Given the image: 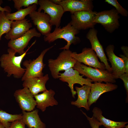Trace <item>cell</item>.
<instances>
[{
    "instance_id": "obj_1",
    "label": "cell",
    "mask_w": 128,
    "mask_h": 128,
    "mask_svg": "<svg viewBox=\"0 0 128 128\" xmlns=\"http://www.w3.org/2000/svg\"><path fill=\"white\" fill-rule=\"evenodd\" d=\"M35 41L22 55L16 56V52L9 48L7 49L8 53L2 55L0 57V66L4 71L7 73V76H13L16 78H21L25 71V69L21 66L22 61L30 48L36 42Z\"/></svg>"
},
{
    "instance_id": "obj_2",
    "label": "cell",
    "mask_w": 128,
    "mask_h": 128,
    "mask_svg": "<svg viewBox=\"0 0 128 128\" xmlns=\"http://www.w3.org/2000/svg\"><path fill=\"white\" fill-rule=\"evenodd\" d=\"M79 32V31L74 28L69 22L62 28L60 27L55 28L52 32L44 36V40L50 43L57 39H63L67 41V44L59 49L68 50L72 44L76 45L80 42V38L75 36Z\"/></svg>"
},
{
    "instance_id": "obj_3",
    "label": "cell",
    "mask_w": 128,
    "mask_h": 128,
    "mask_svg": "<svg viewBox=\"0 0 128 128\" xmlns=\"http://www.w3.org/2000/svg\"><path fill=\"white\" fill-rule=\"evenodd\" d=\"M73 69L93 82L102 83H115L116 79L118 78L115 76L107 70L88 67L79 62L77 61Z\"/></svg>"
},
{
    "instance_id": "obj_4",
    "label": "cell",
    "mask_w": 128,
    "mask_h": 128,
    "mask_svg": "<svg viewBox=\"0 0 128 128\" xmlns=\"http://www.w3.org/2000/svg\"><path fill=\"white\" fill-rule=\"evenodd\" d=\"M72 52L69 50H64L56 59L48 60V66L54 79L59 78L60 71L73 68L77 61L71 56Z\"/></svg>"
},
{
    "instance_id": "obj_5",
    "label": "cell",
    "mask_w": 128,
    "mask_h": 128,
    "mask_svg": "<svg viewBox=\"0 0 128 128\" xmlns=\"http://www.w3.org/2000/svg\"><path fill=\"white\" fill-rule=\"evenodd\" d=\"M54 46H52L43 50L36 59L32 60H26L23 62V64L25 68V73L21 78L22 81H23L30 78L39 77L44 76L42 71L46 65L43 61L44 56Z\"/></svg>"
},
{
    "instance_id": "obj_6",
    "label": "cell",
    "mask_w": 128,
    "mask_h": 128,
    "mask_svg": "<svg viewBox=\"0 0 128 128\" xmlns=\"http://www.w3.org/2000/svg\"><path fill=\"white\" fill-rule=\"evenodd\" d=\"M119 14L114 8L97 12L94 22L101 24L107 32L112 33L120 26Z\"/></svg>"
},
{
    "instance_id": "obj_7",
    "label": "cell",
    "mask_w": 128,
    "mask_h": 128,
    "mask_svg": "<svg viewBox=\"0 0 128 128\" xmlns=\"http://www.w3.org/2000/svg\"><path fill=\"white\" fill-rule=\"evenodd\" d=\"M38 5L40 6L38 11L44 13L48 15L50 17V23L52 26H55L58 28L60 25L61 19L64 13L62 7L60 5L54 3L49 0H38Z\"/></svg>"
},
{
    "instance_id": "obj_8",
    "label": "cell",
    "mask_w": 128,
    "mask_h": 128,
    "mask_svg": "<svg viewBox=\"0 0 128 128\" xmlns=\"http://www.w3.org/2000/svg\"><path fill=\"white\" fill-rule=\"evenodd\" d=\"M77 70L73 68H69L62 73H59V78L61 81L67 82L68 86L70 89L72 96L75 98L77 94L76 91L74 89V86L75 84H78L82 86L87 85L91 86L92 81L88 78H84L83 75H81Z\"/></svg>"
},
{
    "instance_id": "obj_9",
    "label": "cell",
    "mask_w": 128,
    "mask_h": 128,
    "mask_svg": "<svg viewBox=\"0 0 128 128\" xmlns=\"http://www.w3.org/2000/svg\"><path fill=\"white\" fill-rule=\"evenodd\" d=\"M97 12L93 11H82L76 12L71 15V25L79 31L94 28L96 24L94 19Z\"/></svg>"
},
{
    "instance_id": "obj_10",
    "label": "cell",
    "mask_w": 128,
    "mask_h": 128,
    "mask_svg": "<svg viewBox=\"0 0 128 128\" xmlns=\"http://www.w3.org/2000/svg\"><path fill=\"white\" fill-rule=\"evenodd\" d=\"M71 56L77 61L90 67L106 69L105 64L99 61L97 56L91 48L85 47L83 49L81 53L79 54L76 52H72Z\"/></svg>"
},
{
    "instance_id": "obj_11",
    "label": "cell",
    "mask_w": 128,
    "mask_h": 128,
    "mask_svg": "<svg viewBox=\"0 0 128 128\" xmlns=\"http://www.w3.org/2000/svg\"><path fill=\"white\" fill-rule=\"evenodd\" d=\"M14 96L22 111H32L36 106L34 96L27 87L16 90L14 93Z\"/></svg>"
},
{
    "instance_id": "obj_12",
    "label": "cell",
    "mask_w": 128,
    "mask_h": 128,
    "mask_svg": "<svg viewBox=\"0 0 128 128\" xmlns=\"http://www.w3.org/2000/svg\"><path fill=\"white\" fill-rule=\"evenodd\" d=\"M41 36V34L38 32L36 28H34L30 29L20 37L10 40L8 43V46L21 55L25 53L24 49L33 37H39Z\"/></svg>"
},
{
    "instance_id": "obj_13",
    "label": "cell",
    "mask_w": 128,
    "mask_h": 128,
    "mask_svg": "<svg viewBox=\"0 0 128 128\" xmlns=\"http://www.w3.org/2000/svg\"><path fill=\"white\" fill-rule=\"evenodd\" d=\"M97 31L95 28H90L87 34V38L89 41L91 46V48L95 52L101 62L105 65L106 69L112 73V69L109 64L103 47L98 38Z\"/></svg>"
},
{
    "instance_id": "obj_14",
    "label": "cell",
    "mask_w": 128,
    "mask_h": 128,
    "mask_svg": "<svg viewBox=\"0 0 128 128\" xmlns=\"http://www.w3.org/2000/svg\"><path fill=\"white\" fill-rule=\"evenodd\" d=\"M63 8L64 12L71 14L82 11H93L94 6L91 0H63L58 4Z\"/></svg>"
},
{
    "instance_id": "obj_15",
    "label": "cell",
    "mask_w": 128,
    "mask_h": 128,
    "mask_svg": "<svg viewBox=\"0 0 128 128\" xmlns=\"http://www.w3.org/2000/svg\"><path fill=\"white\" fill-rule=\"evenodd\" d=\"M29 16L41 34L45 36L50 32L52 26L50 23V19L48 15L35 11L29 14Z\"/></svg>"
},
{
    "instance_id": "obj_16",
    "label": "cell",
    "mask_w": 128,
    "mask_h": 128,
    "mask_svg": "<svg viewBox=\"0 0 128 128\" xmlns=\"http://www.w3.org/2000/svg\"><path fill=\"white\" fill-rule=\"evenodd\" d=\"M88 98L89 106L95 103L99 97L104 93L113 91L118 87L117 85L110 83H104L94 82L92 83Z\"/></svg>"
},
{
    "instance_id": "obj_17",
    "label": "cell",
    "mask_w": 128,
    "mask_h": 128,
    "mask_svg": "<svg viewBox=\"0 0 128 128\" xmlns=\"http://www.w3.org/2000/svg\"><path fill=\"white\" fill-rule=\"evenodd\" d=\"M49 79L47 74L41 77L29 78L23 81V87H27L34 96L40 92L47 90L46 84Z\"/></svg>"
},
{
    "instance_id": "obj_18",
    "label": "cell",
    "mask_w": 128,
    "mask_h": 128,
    "mask_svg": "<svg viewBox=\"0 0 128 128\" xmlns=\"http://www.w3.org/2000/svg\"><path fill=\"white\" fill-rule=\"evenodd\" d=\"M27 19L13 21L10 31L5 37L7 40L14 39L22 36L32 27V23Z\"/></svg>"
},
{
    "instance_id": "obj_19",
    "label": "cell",
    "mask_w": 128,
    "mask_h": 128,
    "mask_svg": "<svg viewBox=\"0 0 128 128\" xmlns=\"http://www.w3.org/2000/svg\"><path fill=\"white\" fill-rule=\"evenodd\" d=\"M114 48L113 45H109L106 47L105 51L108 58V60L111 64L112 74L118 78L119 76L125 73V66L122 59L114 54Z\"/></svg>"
},
{
    "instance_id": "obj_20",
    "label": "cell",
    "mask_w": 128,
    "mask_h": 128,
    "mask_svg": "<svg viewBox=\"0 0 128 128\" xmlns=\"http://www.w3.org/2000/svg\"><path fill=\"white\" fill-rule=\"evenodd\" d=\"M55 94V91L50 89L34 96L37 107L44 112L47 107L58 105V102L54 97Z\"/></svg>"
},
{
    "instance_id": "obj_21",
    "label": "cell",
    "mask_w": 128,
    "mask_h": 128,
    "mask_svg": "<svg viewBox=\"0 0 128 128\" xmlns=\"http://www.w3.org/2000/svg\"><path fill=\"white\" fill-rule=\"evenodd\" d=\"M22 120L28 128H46L38 114V110H35L30 112L22 111Z\"/></svg>"
},
{
    "instance_id": "obj_22",
    "label": "cell",
    "mask_w": 128,
    "mask_h": 128,
    "mask_svg": "<svg viewBox=\"0 0 128 128\" xmlns=\"http://www.w3.org/2000/svg\"><path fill=\"white\" fill-rule=\"evenodd\" d=\"M91 87L84 85L81 87L76 86L75 88L78 95V98L75 101H72L71 104L78 108L83 107L87 111L90 110L88 104V98L90 91Z\"/></svg>"
},
{
    "instance_id": "obj_23",
    "label": "cell",
    "mask_w": 128,
    "mask_h": 128,
    "mask_svg": "<svg viewBox=\"0 0 128 128\" xmlns=\"http://www.w3.org/2000/svg\"><path fill=\"white\" fill-rule=\"evenodd\" d=\"M92 112L93 116L95 118L106 128H121L126 127L128 123L127 122H116L111 120L104 117L102 114V111L99 108L94 107Z\"/></svg>"
},
{
    "instance_id": "obj_24",
    "label": "cell",
    "mask_w": 128,
    "mask_h": 128,
    "mask_svg": "<svg viewBox=\"0 0 128 128\" xmlns=\"http://www.w3.org/2000/svg\"><path fill=\"white\" fill-rule=\"evenodd\" d=\"M37 5V4H34L25 8H21L17 11L13 13L5 12L6 17L9 20H11L16 21L24 19L27 15L36 11Z\"/></svg>"
},
{
    "instance_id": "obj_25",
    "label": "cell",
    "mask_w": 128,
    "mask_h": 128,
    "mask_svg": "<svg viewBox=\"0 0 128 128\" xmlns=\"http://www.w3.org/2000/svg\"><path fill=\"white\" fill-rule=\"evenodd\" d=\"M22 117V114H12L0 110V123L5 128H9L11 124L10 122L21 119Z\"/></svg>"
},
{
    "instance_id": "obj_26",
    "label": "cell",
    "mask_w": 128,
    "mask_h": 128,
    "mask_svg": "<svg viewBox=\"0 0 128 128\" xmlns=\"http://www.w3.org/2000/svg\"><path fill=\"white\" fill-rule=\"evenodd\" d=\"M14 21L6 18L5 11H0V41L2 36L6 34L10 30L12 23Z\"/></svg>"
},
{
    "instance_id": "obj_27",
    "label": "cell",
    "mask_w": 128,
    "mask_h": 128,
    "mask_svg": "<svg viewBox=\"0 0 128 128\" xmlns=\"http://www.w3.org/2000/svg\"><path fill=\"white\" fill-rule=\"evenodd\" d=\"M14 8L18 10L23 6L27 7L31 5H38V0H13Z\"/></svg>"
},
{
    "instance_id": "obj_28",
    "label": "cell",
    "mask_w": 128,
    "mask_h": 128,
    "mask_svg": "<svg viewBox=\"0 0 128 128\" xmlns=\"http://www.w3.org/2000/svg\"><path fill=\"white\" fill-rule=\"evenodd\" d=\"M105 1L114 6L118 13L124 17H127L128 12L123 8L116 0H105Z\"/></svg>"
},
{
    "instance_id": "obj_29",
    "label": "cell",
    "mask_w": 128,
    "mask_h": 128,
    "mask_svg": "<svg viewBox=\"0 0 128 128\" xmlns=\"http://www.w3.org/2000/svg\"><path fill=\"white\" fill-rule=\"evenodd\" d=\"M81 110L86 117L91 128H99V127L102 125L101 123L94 117L92 116L91 118L88 116L86 113Z\"/></svg>"
},
{
    "instance_id": "obj_30",
    "label": "cell",
    "mask_w": 128,
    "mask_h": 128,
    "mask_svg": "<svg viewBox=\"0 0 128 128\" xmlns=\"http://www.w3.org/2000/svg\"><path fill=\"white\" fill-rule=\"evenodd\" d=\"M118 78L121 79L123 81L124 87L126 90L127 97L126 102H128V73H124L119 76Z\"/></svg>"
},
{
    "instance_id": "obj_31",
    "label": "cell",
    "mask_w": 128,
    "mask_h": 128,
    "mask_svg": "<svg viewBox=\"0 0 128 128\" xmlns=\"http://www.w3.org/2000/svg\"><path fill=\"white\" fill-rule=\"evenodd\" d=\"M25 124L21 119L12 122L9 128H25Z\"/></svg>"
},
{
    "instance_id": "obj_32",
    "label": "cell",
    "mask_w": 128,
    "mask_h": 128,
    "mask_svg": "<svg viewBox=\"0 0 128 128\" xmlns=\"http://www.w3.org/2000/svg\"><path fill=\"white\" fill-rule=\"evenodd\" d=\"M119 56L123 60L124 64L125 73H128V57L123 55H120Z\"/></svg>"
},
{
    "instance_id": "obj_33",
    "label": "cell",
    "mask_w": 128,
    "mask_h": 128,
    "mask_svg": "<svg viewBox=\"0 0 128 128\" xmlns=\"http://www.w3.org/2000/svg\"><path fill=\"white\" fill-rule=\"evenodd\" d=\"M2 3V1L0 0V11L7 12L10 13L11 10L10 7L8 6H5L4 8L2 7L1 5Z\"/></svg>"
},
{
    "instance_id": "obj_34",
    "label": "cell",
    "mask_w": 128,
    "mask_h": 128,
    "mask_svg": "<svg viewBox=\"0 0 128 128\" xmlns=\"http://www.w3.org/2000/svg\"><path fill=\"white\" fill-rule=\"evenodd\" d=\"M121 49L124 54V55L128 57V47L127 46H123L121 47Z\"/></svg>"
},
{
    "instance_id": "obj_35",
    "label": "cell",
    "mask_w": 128,
    "mask_h": 128,
    "mask_svg": "<svg viewBox=\"0 0 128 128\" xmlns=\"http://www.w3.org/2000/svg\"><path fill=\"white\" fill-rule=\"evenodd\" d=\"M0 128H5V127L0 123Z\"/></svg>"
},
{
    "instance_id": "obj_36",
    "label": "cell",
    "mask_w": 128,
    "mask_h": 128,
    "mask_svg": "<svg viewBox=\"0 0 128 128\" xmlns=\"http://www.w3.org/2000/svg\"><path fill=\"white\" fill-rule=\"evenodd\" d=\"M128 128V125H126V127L125 128Z\"/></svg>"
}]
</instances>
